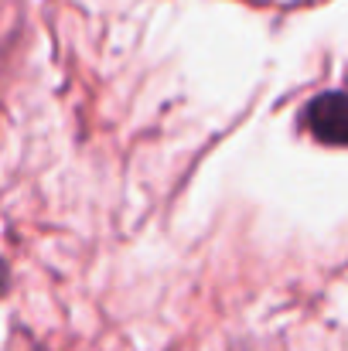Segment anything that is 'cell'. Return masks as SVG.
Segmentation results:
<instances>
[{
  "instance_id": "obj_2",
  "label": "cell",
  "mask_w": 348,
  "mask_h": 351,
  "mask_svg": "<svg viewBox=\"0 0 348 351\" xmlns=\"http://www.w3.org/2000/svg\"><path fill=\"white\" fill-rule=\"evenodd\" d=\"M7 287H10V269H7V263L0 259V297L7 293Z\"/></svg>"
},
{
  "instance_id": "obj_1",
  "label": "cell",
  "mask_w": 348,
  "mask_h": 351,
  "mask_svg": "<svg viewBox=\"0 0 348 351\" xmlns=\"http://www.w3.org/2000/svg\"><path fill=\"white\" fill-rule=\"evenodd\" d=\"M304 126L311 130V136L318 143H325V147H345V136H348L345 96L338 89L314 96L308 103V110H304Z\"/></svg>"
}]
</instances>
